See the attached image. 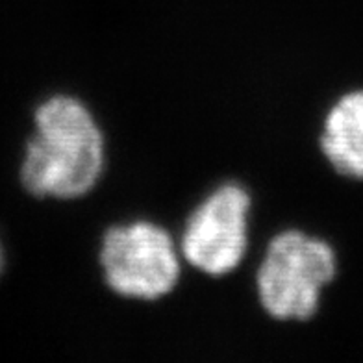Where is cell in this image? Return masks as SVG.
Segmentation results:
<instances>
[{
    "instance_id": "obj_1",
    "label": "cell",
    "mask_w": 363,
    "mask_h": 363,
    "mask_svg": "<svg viewBox=\"0 0 363 363\" xmlns=\"http://www.w3.org/2000/svg\"><path fill=\"white\" fill-rule=\"evenodd\" d=\"M21 180L35 196L78 199L104 169V139L89 110L72 96H52L35 111Z\"/></svg>"
},
{
    "instance_id": "obj_2",
    "label": "cell",
    "mask_w": 363,
    "mask_h": 363,
    "mask_svg": "<svg viewBox=\"0 0 363 363\" xmlns=\"http://www.w3.org/2000/svg\"><path fill=\"white\" fill-rule=\"evenodd\" d=\"M335 277V256L328 243L298 230L272 239L258 271L263 308L277 319H310L323 287Z\"/></svg>"
},
{
    "instance_id": "obj_3",
    "label": "cell",
    "mask_w": 363,
    "mask_h": 363,
    "mask_svg": "<svg viewBox=\"0 0 363 363\" xmlns=\"http://www.w3.org/2000/svg\"><path fill=\"white\" fill-rule=\"evenodd\" d=\"M101 263L108 286L130 298H160L171 293L180 278V262L171 235L145 220L108 230Z\"/></svg>"
},
{
    "instance_id": "obj_4",
    "label": "cell",
    "mask_w": 363,
    "mask_h": 363,
    "mask_svg": "<svg viewBox=\"0 0 363 363\" xmlns=\"http://www.w3.org/2000/svg\"><path fill=\"white\" fill-rule=\"evenodd\" d=\"M249 210V193L235 184L211 193L187 220L182 238L187 262L211 277L234 271L247 250Z\"/></svg>"
},
{
    "instance_id": "obj_5",
    "label": "cell",
    "mask_w": 363,
    "mask_h": 363,
    "mask_svg": "<svg viewBox=\"0 0 363 363\" xmlns=\"http://www.w3.org/2000/svg\"><path fill=\"white\" fill-rule=\"evenodd\" d=\"M320 147L335 171L363 178V91L345 95L330 110Z\"/></svg>"
},
{
    "instance_id": "obj_6",
    "label": "cell",
    "mask_w": 363,
    "mask_h": 363,
    "mask_svg": "<svg viewBox=\"0 0 363 363\" xmlns=\"http://www.w3.org/2000/svg\"><path fill=\"white\" fill-rule=\"evenodd\" d=\"M2 269H4V250H2V245H0V274H2Z\"/></svg>"
}]
</instances>
